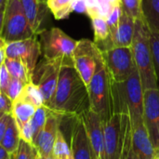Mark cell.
<instances>
[{
  "mask_svg": "<svg viewBox=\"0 0 159 159\" xmlns=\"http://www.w3.org/2000/svg\"><path fill=\"white\" fill-rule=\"evenodd\" d=\"M11 76L7 69V67L5 66V64H3L0 67V93L5 94L7 92V87L11 81Z\"/></svg>",
  "mask_w": 159,
  "mask_h": 159,
  "instance_id": "cell-33",
  "label": "cell"
},
{
  "mask_svg": "<svg viewBox=\"0 0 159 159\" xmlns=\"http://www.w3.org/2000/svg\"><path fill=\"white\" fill-rule=\"evenodd\" d=\"M143 123L157 153L159 150V89L143 91Z\"/></svg>",
  "mask_w": 159,
  "mask_h": 159,
  "instance_id": "cell-12",
  "label": "cell"
},
{
  "mask_svg": "<svg viewBox=\"0 0 159 159\" xmlns=\"http://www.w3.org/2000/svg\"><path fill=\"white\" fill-rule=\"evenodd\" d=\"M131 147V137L128 140L127 143H126V146L124 148V152H123V155H122V158L121 159H128V154L129 152V149Z\"/></svg>",
  "mask_w": 159,
  "mask_h": 159,
  "instance_id": "cell-37",
  "label": "cell"
},
{
  "mask_svg": "<svg viewBox=\"0 0 159 159\" xmlns=\"http://www.w3.org/2000/svg\"><path fill=\"white\" fill-rule=\"evenodd\" d=\"M142 13L149 30L159 33V0H142Z\"/></svg>",
  "mask_w": 159,
  "mask_h": 159,
  "instance_id": "cell-21",
  "label": "cell"
},
{
  "mask_svg": "<svg viewBox=\"0 0 159 159\" xmlns=\"http://www.w3.org/2000/svg\"><path fill=\"white\" fill-rule=\"evenodd\" d=\"M20 141V130L18 128V125L11 116L8 121V125L7 128V130L5 132V135L3 137V140L1 142V145L10 154L13 155L16 153Z\"/></svg>",
  "mask_w": 159,
  "mask_h": 159,
  "instance_id": "cell-22",
  "label": "cell"
},
{
  "mask_svg": "<svg viewBox=\"0 0 159 159\" xmlns=\"http://www.w3.org/2000/svg\"><path fill=\"white\" fill-rule=\"evenodd\" d=\"M4 115H5V113H0V119H1V117H2Z\"/></svg>",
  "mask_w": 159,
  "mask_h": 159,
  "instance_id": "cell-44",
  "label": "cell"
},
{
  "mask_svg": "<svg viewBox=\"0 0 159 159\" xmlns=\"http://www.w3.org/2000/svg\"><path fill=\"white\" fill-rule=\"evenodd\" d=\"M42 1H44V2H47V0H42Z\"/></svg>",
  "mask_w": 159,
  "mask_h": 159,
  "instance_id": "cell-45",
  "label": "cell"
},
{
  "mask_svg": "<svg viewBox=\"0 0 159 159\" xmlns=\"http://www.w3.org/2000/svg\"><path fill=\"white\" fill-rule=\"evenodd\" d=\"M75 3L76 0H47L48 10L57 20L68 18L75 11Z\"/></svg>",
  "mask_w": 159,
  "mask_h": 159,
  "instance_id": "cell-23",
  "label": "cell"
},
{
  "mask_svg": "<svg viewBox=\"0 0 159 159\" xmlns=\"http://www.w3.org/2000/svg\"><path fill=\"white\" fill-rule=\"evenodd\" d=\"M6 45H7V44H6V42H5V41L0 37V49L4 48L6 47Z\"/></svg>",
  "mask_w": 159,
  "mask_h": 159,
  "instance_id": "cell-41",
  "label": "cell"
},
{
  "mask_svg": "<svg viewBox=\"0 0 159 159\" xmlns=\"http://www.w3.org/2000/svg\"><path fill=\"white\" fill-rule=\"evenodd\" d=\"M62 116V115L48 109L46 124L34 143V146L35 147L39 157L52 155L53 145L61 127Z\"/></svg>",
  "mask_w": 159,
  "mask_h": 159,
  "instance_id": "cell-13",
  "label": "cell"
},
{
  "mask_svg": "<svg viewBox=\"0 0 159 159\" xmlns=\"http://www.w3.org/2000/svg\"><path fill=\"white\" fill-rule=\"evenodd\" d=\"M7 2H8V0H0V7H2V6H7Z\"/></svg>",
  "mask_w": 159,
  "mask_h": 159,
  "instance_id": "cell-42",
  "label": "cell"
},
{
  "mask_svg": "<svg viewBox=\"0 0 159 159\" xmlns=\"http://www.w3.org/2000/svg\"><path fill=\"white\" fill-rule=\"evenodd\" d=\"M102 58V53L93 41L89 39L77 41L73 53V62L87 88L95 74L97 63Z\"/></svg>",
  "mask_w": 159,
  "mask_h": 159,
  "instance_id": "cell-9",
  "label": "cell"
},
{
  "mask_svg": "<svg viewBox=\"0 0 159 159\" xmlns=\"http://www.w3.org/2000/svg\"><path fill=\"white\" fill-rule=\"evenodd\" d=\"M38 157L39 156L35 147L21 139L16 153L12 155V159H37Z\"/></svg>",
  "mask_w": 159,
  "mask_h": 159,
  "instance_id": "cell-28",
  "label": "cell"
},
{
  "mask_svg": "<svg viewBox=\"0 0 159 159\" xmlns=\"http://www.w3.org/2000/svg\"><path fill=\"white\" fill-rule=\"evenodd\" d=\"M89 109L106 123L114 112L112 79L106 69L103 57L98 61L95 74L88 86Z\"/></svg>",
  "mask_w": 159,
  "mask_h": 159,
  "instance_id": "cell-4",
  "label": "cell"
},
{
  "mask_svg": "<svg viewBox=\"0 0 159 159\" xmlns=\"http://www.w3.org/2000/svg\"><path fill=\"white\" fill-rule=\"evenodd\" d=\"M12 102L7 98V95L0 93V113L11 114Z\"/></svg>",
  "mask_w": 159,
  "mask_h": 159,
  "instance_id": "cell-34",
  "label": "cell"
},
{
  "mask_svg": "<svg viewBox=\"0 0 159 159\" xmlns=\"http://www.w3.org/2000/svg\"><path fill=\"white\" fill-rule=\"evenodd\" d=\"M25 85L26 84L23 83L20 80L15 79V78H11V81H10V83H9V85L7 87L6 95L7 96V98L11 102H14L20 96V94L21 93V91H22V89H23Z\"/></svg>",
  "mask_w": 159,
  "mask_h": 159,
  "instance_id": "cell-31",
  "label": "cell"
},
{
  "mask_svg": "<svg viewBox=\"0 0 159 159\" xmlns=\"http://www.w3.org/2000/svg\"><path fill=\"white\" fill-rule=\"evenodd\" d=\"M132 126L131 147L140 159H156L157 151L153 146L143 120Z\"/></svg>",
  "mask_w": 159,
  "mask_h": 159,
  "instance_id": "cell-16",
  "label": "cell"
},
{
  "mask_svg": "<svg viewBox=\"0 0 159 159\" xmlns=\"http://www.w3.org/2000/svg\"><path fill=\"white\" fill-rule=\"evenodd\" d=\"M0 159H12V155H10L1 144H0Z\"/></svg>",
  "mask_w": 159,
  "mask_h": 159,
  "instance_id": "cell-36",
  "label": "cell"
},
{
  "mask_svg": "<svg viewBox=\"0 0 159 159\" xmlns=\"http://www.w3.org/2000/svg\"><path fill=\"white\" fill-rule=\"evenodd\" d=\"M150 45L153 56L155 73L159 88V33L150 31Z\"/></svg>",
  "mask_w": 159,
  "mask_h": 159,
  "instance_id": "cell-30",
  "label": "cell"
},
{
  "mask_svg": "<svg viewBox=\"0 0 159 159\" xmlns=\"http://www.w3.org/2000/svg\"><path fill=\"white\" fill-rule=\"evenodd\" d=\"M132 126L128 115L114 114L104 123V142L102 159H121L124 148L130 138Z\"/></svg>",
  "mask_w": 159,
  "mask_h": 159,
  "instance_id": "cell-5",
  "label": "cell"
},
{
  "mask_svg": "<svg viewBox=\"0 0 159 159\" xmlns=\"http://www.w3.org/2000/svg\"><path fill=\"white\" fill-rule=\"evenodd\" d=\"M90 20L94 31L93 42L98 48L102 52H104L115 48L106 19L100 15H96L91 17Z\"/></svg>",
  "mask_w": 159,
  "mask_h": 159,
  "instance_id": "cell-18",
  "label": "cell"
},
{
  "mask_svg": "<svg viewBox=\"0 0 159 159\" xmlns=\"http://www.w3.org/2000/svg\"><path fill=\"white\" fill-rule=\"evenodd\" d=\"M37 159H39V157H38V158H37Z\"/></svg>",
  "mask_w": 159,
  "mask_h": 159,
  "instance_id": "cell-47",
  "label": "cell"
},
{
  "mask_svg": "<svg viewBox=\"0 0 159 159\" xmlns=\"http://www.w3.org/2000/svg\"><path fill=\"white\" fill-rule=\"evenodd\" d=\"M122 10L135 20L143 19L142 13V0H120Z\"/></svg>",
  "mask_w": 159,
  "mask_h": 159,
  "instance_id": "cell-29",
  "label": "cell"
},
{
  "mask_svg": "<svg viewBox=\"0 0 159 159\" xmlns=\"http://www.w3.org/2000/svg\"><path fill=\"white\" fill-rule=\"evenodd\" d=\"M38 36L43 58L47 60L73 59V53L77 41L70 37L60 28L45 29Z\"/></svg>",
  "mask_w": 159,
  "mask_h": 159,
  "instance_id": "cell-8",
  "label": "cell"
},
{
  "mask_svg": "<svg viewBox=\"0 0 159 159\" xmlns=\"http://www.w3.org/2000/svg\"><path fill=\"white\" fill-rule=\"evenodd\" d=\"M134 27L135 19L122 10L117 30L114 37V46L130 48L134 34Z\"/></svg>",
  "mask_w": 159,
  "mask_h": 159,
  "instance_id": "cell-19",
  "label": "cell"
},
{
  "mask_svg": "<svg viewBox=\"0 0 159 159\" xmlns=\"http://www.w3.org/2000/svg\"><path fill=\"white\" fill-rule=\"evenodd\" d=\"M64 64H74L73 59L47 60L43 58L35 66L32 82L40 89L46 107L48 106L55 94L60 71Z\"/></svg>",
  "mask_w": 159,
  "mask_h": 159,
  "instance_id": "cell-7",
  "label": "cell"
},
{
  "mask_svg": "<svg viewBox=\"0 0 159 159\" xmlns=\"http://www.w3.org/2000/svg\"><path fill=\"white\" fill-rule=\"evenodd\" d=\"M94 2L99 14L103 18H106L115 7L120 4V0H94Z\"/></svg>",
  "mask_w": 159,
  "mask_h": 159,
  "instance_id": "cell-32",
  "label": "cell"
},
{
  "mask_svg": "<svg viewBox=\"0 0 159 159\" xmlns=\"http://www.w3.org/2000/svg\"><path fill=\"white\" fill-rule=\"evenodd\" d=\"M157 154H159V150H158V153H157Z\"/></svg>",
  "mask_w": 159,
  "mask_h": 159,
  "instance_id": "cell-46",
  "label": "cell"
},
{
  "mask_svg": "<svg viewBox=\"0 0 159 159\" xmlns=\"http://www.w3.org/2000/svg\"><path fill=\"white\" fill-rule=\"evenodd\" d=\"M18 98H20V99L32 103L36 108L44 106V100H43L41 91L38 89V87L35 84H34L33 82H30L24 86L21 93L20 94V96Z\"/></svg>",
  "mask_w": 159,
  "mask_h": 159,
  "instance_id": "cell-26",
  "label": "cell"
},
{
  "mask_svg": "<svg viewBox=\"0 0 159 159\" xmlns=\"http://www.w3.org/2000/svg\"><path fill=\"white\" fill-rule=\"evenodd\" d=\"M25 16L33 29L34 33L38 35L43 30L42 24L48 9L47 2L42 0H20Z\"/></svg>",
  "mask_w": 159,
  "mask_h": 159,
  "instance_id": "cell-17",
  "label": "cell"
},
{
  "mask_svg": "<svg viewBox=\"0 0 159 159\" xmlns=\"http://www.w3.org/2000/svg\"><path fill=\"white\" fill-rule=\"evenodd\" d=\"M52 157L54 159H73L70 144L66 141L63 132L60 129L52 149Z\"/></svg>",
  "mask_w": 159,
  "mask_h": 159,
  "instance_id": "cell-25",
  "label": "cell"
},
{
  "mask_svg": "<svg viewBox=\"0 0 159 159\" xmlns=\"http://www.w3.org/2000/svg\"><path fill=\"white\" fill-rule=\"evenodd\" d=\"M48 113V109L46 106H41L36 109L34 116L30 120V123H31V126L33 129V132H34V143L36 140L38 134L40 133V131L42 130V129L44 128V126L46 124ZM34 143H33V145H34Z\"/></svg>",
  "mask_w": 159,
  "mask_h": 159,
  "instance_id": "cell-27",
  "label": "cell"
},
{
  "mask_svg": "<svg viewBox=\"0 0 159 159\" xmlns=\"http://www.w3.org/2000/svg\"><path fill=\"white\" fill-rule=\"evenodd\" d=\"M39 159H54V157H52V155L48 156V157H39Z\"/></svg>",
  "mask_w": 159,
  "mask_h": 159,
  "instance_id": "cell-43",
  "label": "cell"
},
{
  "mask_svg": "<svg viewBox=\"0 0 159 159\" xmlns=\"http://www.w3.org/2000/svg\"><path fill=\"white\" fill-rule=\"evenodd\" d=\"M128 159H140V157L136 155V153L132 150V147H130L129 152L128 154Z\"/></svg>",
  "mask_w": 159,
  "mask_h": 159,
  "instance_id": "cell-40",
  "label": "cell"
},
{
  "mask_svg": "<svg viewBox=\"0 0 159 159\" xmlns=\"http://www.w3.org/2000/svg\"><path fill=\"white\" fill-rule=\"evenodd\" d=\"M62 116H80L89 109L88 88L74 64L61 66L55 94L47 107Z\"/></svg>",
  "mask_w": 159,
  "mask_h": 159,
  "instance_id": "cell-1",
  "label": "cell"
},
{
  "mask_svg": "<svg viewBox=\"0 0 159 159\" xmlns=\"http://www.w3.org/2000/svg\"><path fill=\"white\" fill-rule=\"evenodd\" d=\"M6 7H7V6H2V7H0V35H1L2 29H3V24H4V17H5Z\"/></svg>",
  "mask_w": 159,
  "mask_h": 159,
  "instance_id": "cell-38",
  "label": "cell"
},
{
  "mask_svg": "<svg viewBox=\"0 0 159 159\" xmlns=\"http://www.w3.org/2000/svg\"><path fill=\"white\" fill-rule=\"evenodd\" d=\"M89 138L92 158L102 159L104 142V123L90 109L80 115Z\"/></svg>",
  "mask_w": 159,
  "mask_h": 159,
  "instance_id": "cell-14",
  "label": "cell"
},
{
  "mask_svg": "<svg viewBox=\"0 0 159 159\" xmlns=\"http://www.w3.org/2000/svg\"><path fill=\"white\" fill-rule=\"evenodd\" d=\"M7 56H6V51H5V48L0 49V67L5 63V60H6Z\"/></svg>",
  "mask_w": 159,
  "mask_h": 159,
  "instance_id": "cell-39",
  "label": "cell"
},
{
  "mask_svg": "<svg viewBox=\"0 0 159 159\" xmlns=\"http://www.w3.org/2000/svg\"><path fill=\"white\" fill-rule=\"evenodd\" d=\"M37 36L34 35L27 39L14 41L7 44L5 47L7 58L19 60L23 62L32 77L38 59L42 54L41 44Z\"/></svg>",
  "mask_w": 159,
  "mask_h": 159,
  "instance_id": "cell-11",
  "label": "cell"
},
{
  "mask_svg": "<svg viewBox=\"0 0 159 159\" xmlns=\"http://www.w3.org/2000/svg\"><path fill=\"white\" fill-rule=\"evenodd\" d=\"M115 114L128 115L131 125L143 120V89L137 68L124 82L112 81Z\"/></svg>",
  "mask_w": 159,
  "mask_h": 159,
  "instance_id": "cell-2",
  "label": "cell"
},
{
  "mask_svg": "<svg viewBox=\"0 0 159 159\" xmlns=\"http://www.w3.org/2000/svg\"><path fill=\"white\" fill-rule=\"evenodd\" d=\"M4 64L7 67V69L12 78L20 80L25 84L32 82V76H31L29 71L27 70L24 63L21 62L20 61L6 58Z\"/></svg>",
  "mask_w": 159,
  "mask_h": 159,
  "instance_id": "cell-24",
  "label": "cell"
},
{
  "mask_svg": "<svg viewBox=\"0 0 159 159\" xmlns=\"http://www.w3.org/2000/svg\"><path fill=\"white\" fill-rule=\"evenodd\" d=\"M10 116H11V114H5L1 117V119H0V143H1V142L3 140L5 132L7 130V128Z\"/></svg>",
  "mask_w": 159,
  "mask_h": 159,
  "instance_id": "cell-35",
  "label": "cell"
},
{
  "mask_svg": "<svg viewBox=\"0 0 159 159\" xmlns=\"http://www.w3.org/2000/svg\"><path fill=\"white\" fill-rule=\"evenodd\" d=\"M8 1H9V0H8Z\"/></svg>",
  "mask_w": 159,
  "mask_h": 159,
  "instance_id": "cell-49",
  "label": "cell"
},
{
  "mask_svg": "<svg viewBox=\"0 0 159 159\" xmlns=\"http://www.w3.org/2000/svg\"><path fill=\"white\" fill-rule=\"evenodd\" d=\"M156 159H157V157H156Z\"/></svg>",
  "mask_w": 159,
  "mask_h": 159,
  "instance_id": "cell-48",
  "label": "cell"
},
{
  "mask_svg": "<svg viewBox=\"0 0 159 159\" xmlns=\"http://www.w3.org/2000/svg\"><path fill=\"white\" fill-rule=\"evenodd\" d=\"M102 53L113 82L126 81L136 68L131 48L115 47Z\"/></svg>",
  "mask_w": 159,
  "mask_h": 159,
  "instance_id": "cell-10",
  "label": "cell"
},
{
  "mask_svg": "<svg viewBox=\"0 0 159 159\" xmlns=\"http://www.w3.org/2000/svg\"><path fill=\"white\" fill-rule=\"evenodd\" d=\"M36 109L34 105L20 98H17L12 102L11 116L15 119L19 129L32 119Z\"/></svg>",
  "mask_w": 159,
  "mask_h": 159,
  "instance_id": "cell-20",
  "label": "cell"
},
{
  "mask_svg": "<svg viewBox=\"0 0 159 159\" xmlns=\"http://www.w3.org/2000/svg\"><path fill=\"white\" fill-rule=\"evenodd\" d=\"M36 35L25 16L20 0H9L6 7L0 37L6 44Z\"/></svg>",
  "mask_w": 159,
  "mask_h": 159,
  "instance_id": "cell-6",
  "label": "cell"
},
{
  "mask_svg": "<svg viewBox=\"0 0 159 159\" xmlns=\"http://www.w3.org/2000/svg\"><path fill=\"white\" fill-rule=\"evenodd\" d=\"M70 147L73 159H93L87 131L80 116H72Z\"/></svg>",
  "mask_w": 159,
  "mask_h": 159,
  "instance_id": "cell-15",
  "label": "cell"
},
{
  "mask_svg": "<svg viewBox=\"0 0 159 159\" xmlns=\"http://www.w3.org/2000/svg\"><path fill=\"white\" fill-rule=\"evenodd\" d=\"M130 48L143 91L157 89L158 84L155 73L150 45V30L143 19L135 20L134 34Z\"/></svg>",
  "mask_w": 159,
  "mask_h": 159,
  "instance_id": "cell-3",
  "label": "cell"
}]
</instances>
